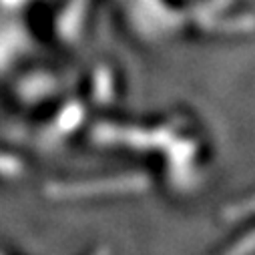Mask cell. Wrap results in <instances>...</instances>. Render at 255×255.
<instances>
[{"mask_svg": "<svg viewBox=\"0 0 255 255\" xmlns=\"http://www.w3.org/2000/svg\"><path fill=\"white\" fill-rule=\"evenodd\" d=\"M149 189V177L145 175H119L107 179L89 181H58L48 183L44 193L54 199H75L93 195H123V193H141Z\"/></svg>", "mask_w": 255, "mask_h": 255, "instance_id": "obj_1", "label": "cell"}, {"mask_svg": "<svg viewBox=\"0 0 255 255\" xmlns=\"http://www.w3.org/2000/svg\"><path fill=\"white\" fill-rule=\"evenodd\" d=\"M95 137L105 139L109 143H123L137 149H151L159 147L169 139V133L165 129H155V131H145V129H123V127H99L95 131Z\"/></svg>", "mask_w": 255, "mask_h": 255, "instance_id": "obj_2", "label": "cell"}, {"mask_svg": "<svg viewBox=\"0 0 255 255\" xmlns=\"http://www.w3.org/2000/svg\"><path fill=\"white\" fill-rule=\"evenodd\" d=\"M201 24H205L207 30H219V32H249L253 26L251 14H243V16H235V18H205L201 20Z\"/></svg>", "mask_w": 255, "mask_h": 255, "instance_id": "obj_3", "label": "cell"}, {"mask_svg": "<svg viewBox=\"0 0 255 255\" xmlns=\"http://www.w3.org/2000/svg\"><path fill=\"white\" fill-rule=\"evenodd\" d=\"M81 119H83V107L77 103H71L56 119L58 129L60 131H73L77 125H81Z\"/></svg>", "mask_w": 255, "mask_h": 255, "instance_id": "obj_4", "label": "cell"}, {"mask_svg": "<svg viewBox=\"0 0 255 255\" xmlns=\"http://www.w3.org/2000/svg\"><path fill=\"white\" fill-rule=\"evenodd\" d=\"M24 175V163L22 159L8 155V153H0V177L6 179H16Z\"/></svg>", "mask_w": 255, "mask_h": 255, "instance_id": "obj_5", "label": "cell"}, {"mask_svg": "<svg viewBox=\"0 0 255 255\" xmlns=\"http://www.w3.org/2000/svg\"><path fill=\"white\" fill-rule=\"evenodd\" d=\"M253 253V233H245L241 239H237L231 247H227L221 255H251Z\"/></svg>", "mask_w": 255, "mask_h": 255, "instance_id": "obj_6", "label": "cell"}, {"mask_svg": "<svg viewBox=\"0 0 255 255\" xmlns=\"http://www.w3.org/2000/svg\"><path fill=\"white\" fill-rule=\"evenodd\" d=\"M97 89H105L103 91L105 93V101L111 99V95H113V77H111V73L107 69H99V73L95 75V91Z\"/></svg>", "mask_w": 255, "mask_h": 255, "instance_id": "obj_7", "label": "cell"}, {"mask_svg": "<svg viewBox=\"0 0 255 255\" xmlns=\"http://www.w3.org/2000/svg\"><path fill=\"white\" fill-rule=\"evenodd\" d=\"M95 255H111V251H109L107 247H103V249H99V251H95Z\"/></svg>", "mask_w": 255, "mask_h": 255, "instance_id": "obj_8", "label": "cell"}]
</instances>
